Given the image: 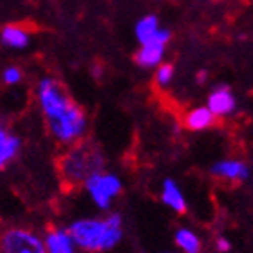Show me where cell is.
Returning a JSON list of instances; mask_svg holds the SVG:
<instances>
[{
	"label": "cell",
	"instance_id": "6da1fadb",
	"mask_svg": "<svg viewBox=\"0 0 253 253\" xmlns=\"http://www.w3.org/2000/svg\"><path fill=\"white\" fill-rule=\"evenodd\" d=\"M38 105L42 111L51 136L62 145H74L87 134V114L71 98L58 80L45 76L37 87Z\"/></svg>",
	"mask_w": 253,
	"mask_h": 253
},
{
	"label": "cell",
	"instance_id": "7a4b0ae2",
	"mask_svg": "<svg viewBox=\"0 0 253 253\" xmlns=\"http://www.w3.org/2000/svg\"><path fill=\"white\" fill-rule=\"evenodd\" d=\"M74 246L85 252H109L123 237L122 213H109L103 219H78L67 228Z\"/></svg>",
	"mask_w": 253,
	"mask_h": 253
},
{
	"label": "cell",
	"instance_id": "3957f363",
	"mask_svg": "<svg viewBox=\"0 0 253 253\" xmlns=\"http://www.w3.org/2000/svg\"><path fill=\"white\" fill-rule=\"evenodd\" d=\"M105 159L100 148L87 141L74 143L60 159V174L65 185H84L89 175L103 170Z\"/></svg>",
	"mask_w": 253,
	"mask_h": 253
},
{
	"label": "cell",
	"instance_id": "277c9868",
	"mask_svg": "<svg viewBox=\"0 0 253 253\" xmlns=\"http://www.w3.org/2000/svg\"><path fill=\"white\" fill-rule=\"evenodd\" d=\"M84 186H85V190H87V194L90 195L92 203H94L100 210H109L114 197H118L123 190L122 179L114 174L103 172V170L89 175V177L84 181Z\"/></svg>",
	"mask_w": 253,
	"mask_h": 253
},
{
	"label": "cell",
	"instance_id": "5b68a950",
	"mask_svg": "<svg viewBox=\"0 0 253 253\" xmlns=\"http://www.w3.org/2000/svg\"><path fill=\"white\" fill-rule=\"evenodd\" d=\"M0 253H47L43 239L27 228H9L0 235Z\"/></svg>",
	"mask_w": 253,
	"mask_h": 253
},
{
	"label": "cell",
	"instance_id": "8992f818",
	"mask_svg": "<svg viewBox=\"0 0 253 253\" xmlns=\"http://www.w3.org/2000/svg\"><path fill=\"white\" fill-rule=\"evenodd\" d=\"M172 40V33L167 27H161L159 33L152 40H148L145 43H139V49H137L136 63L143 69H154L158 67L159 63H163L165 53H167V45Z\"/></svg>",
	"mask_w": 253,
	"mask_h": 253
},
{
	"label": "cell",
	"instance_id": "52a82bcc",
	"mask_svg": "<svg viewBox=\"0 0 253 253\" xmlns=\"http://www.w3.org/2000/svg\"><path fill=\"white\" fill-rule=\"evenodd\" d=\"M211 174L217 179L230 183H244L250 177V167L241 159H222L211 167Z\"/></svg>",
	"mask_w": 253,
	"mask_h": 253
},
{
	"label": "cell",
	"instance_id": "ba28073f",
	"mask_svg": "<svg viewBox=\"0 0 253 253\" xmlns=\"http://www.w3.org/2000/svg\"><path fill=\"white\" fill-rule=\"evenodd\" d=\"M206 107L210 109L215 118H224L233 114L235 107H237V100H235V94L230 90V87L221 85V87H215L210 92Z\"/></svg>",
	"mask_w": 253,
	"mask_h": 253
},
{
	"label": "cell",
	"instance_id": "9c48e42d",
	"mask_svg": "<svg viewBox=\"0 0 253 253\" xmlns=\"http://www.w3.org/2000/svg\"><path fill=\"white\" fill-rule=\"evenodd\" d=\"M43 244L47 253H74L76 248L65 228H51L43 237Z\"/></svg>",
	"mask_w": 253,
	"mask_h": 253
},
{
	"label": "cell",
	"instance_id": "30bf717a",
	"mask_svg": "<svg viewBox=\"0 0 253 253\" xmlns=\"http://www.w3.org/2000/svg\"><path fill=\"white\" fill-rule=\"evenodd\" d=\"M0 42L9 49H26L31 42V35L18 24H7L0 31Z\"/></svg>",
	"mask_w": 253,
	"mask_h": 253
},
{
	"label": "cell",
	"instance_id": "8fae6325",
	"mask_svg": "<svg viewBox=\"0 0 253 253\" xmlns=\"http://www.w3.org/2000/svg\"><path fill=\"white\" fill-rule=\"evenodd\" d=\"M161 201L165 206H169L170 210L175 213H185L186 211V199L185 194L181 192L179 185L174 179H165L161 186Z\"/></svg>",
	"mask_w": 253,
	"mask_h": 253
},
{
	"label": "cell",
	"instance_id": "7c38bea8",
	"mask_svg": "<svg viewBox=\"0 0 253 253\" xmlns=\"http://www.w3.org/2000/svg\"><path fill=\"white\" fill-rule=\"evenodd\" d=\"M20 150V137L9 132L0 123V169H4L18 156Z\"/></svg>",
	"mask_w": 253,
	"mask_h": 253
},
{
	"label": "cell",
	"instance_id": "4fadbf2b",
	"mask_svg": "<svg viewBox=\"0 0 253 253\" xmlns=\"http://www.w3.org/2000/svg\"><path fill=\"white\" fill-rule=\"evenodd\" d=\"M217 118L211 114V111L208 107H195L192 111L188 112L185 116V126L188 130H194V132H201V130H206V128H210L213 123H215Z\"/></svg>",
	"mask_w": 253,
	"mask_h": 253
},
{
	"label": "cell",
	"instance_id": "5bb4252c",
	"mask_svg": "<svg viewBox=\"0 0 253 253\" xmlns=\"http://www.w3.org/2000/svg\"><path fill=\"white\" fill-rule=\"evenodd\" d=\"M159 29H161V24H159L158 16L156 15H145L136 22L134 35H136L137 42L145 43V42H148V40H152V38L159 33Z\"/></svg>",
	"mask_w": 253,
	"mask_h": 253
},
{
	"label": "cell",
	"instance_id": "9a60e30c",
	"mask_svg": "<svg viewBox=\"0 0 253 253\" xmlns=\"http://www.w3.org/2000/svg\"><path fill=\"white\" fill-rule=\"evenodd\" d=\"M174 239L177 248L183 253H201V250H203V243H201L199 235L188 230V228H179L175 232Z\"/></svg>",
	"mask_w": 253,
	"mask_h": 253
},
{
	"label": "cell",
	"instance_id": "2e32d148",
	"mask_svg": "<svg viewBox=\"0 0 253 253\" xmlns=\"http://www.w3.org/2000/svg\"><path fill=\"white\" fill-rule=\"evenodd\" d=\"M174 80V65L172 63H159L156 67V84L159 87H167Z\"/></svg>",
	"mask_w": 253,
	"mask_h": 253
},
{
	"label": "cell",
	"instance_id": "e0dca14e",
	"mask_svg": "<svg viewBox=\"0 0 253 253\" xmlns=\"http://www.w3.org/2000/svg\"><path fill=\"white\" fill-rule=\"evenodd\" d=\"M2 80H4L7 85L20 84V82H22V71H20V67H16V65H9V67H7L4 73H2Z\"/></svg>",
	"mask_w": 253,
	"mask_h": 253
},
{
	"label": "cell",
	"instance_id": "ac0fdd59",
	"mask_svg": "<svg viewBox=\"0 0 253 253\" xmlns=\"http://www.w3.org/2000/svg\"><path fill=\"white\" fill-rule=\"evenodd\" d=\"M215 248H217V252L228 253L230 250H232V243H230V239H226V237H217Z\"/></svg>",
	"mask_w": 253,
	"mask_h": 253
},
{
	"label": "cell",
	"instance_id": "d6986e66",
	"mask_svg": "<svg viewBox=\"0 0 253 253\" xmlns=\"http://www.w3.org/2000/svg\"><path fill=\"white\" fill-rule=\"evenodd\" d=\"M205 78H206V73H199V76H197V82H199V84H203V82H205Z\"/></svg>",
	"mask_w": 253,
	"mask_h": 253
},
{
	"label": "cell",
	"instance_id": "ffe728a7",
	"mask_svg": "<svg viewBox=\"0 0 253 253\" xmlns=\"http://www.w3.org/2000/svg\"><path fill=\"white\" fill-rule=\"evenodd\" d=\"M100 74H101V67H94V76H96V78H100Z\"/></svg>",
	"mask_w": 253,
	"mask_h": 253
},
{
	"label": "cell",
	"instance_id": "44dd1931",
	"mask_svg": "<svg viewBox=\"0 0 253 253\" xmlns=\"http://www.w3.org/2000/svg\"><path fill=\"white\" fill-rule=\"evenodd\" d=\"M167 253H174V252H167Z\"/></svg>",
	"mask_w": 253,
	"mask_h": 253
}]
</instances>
